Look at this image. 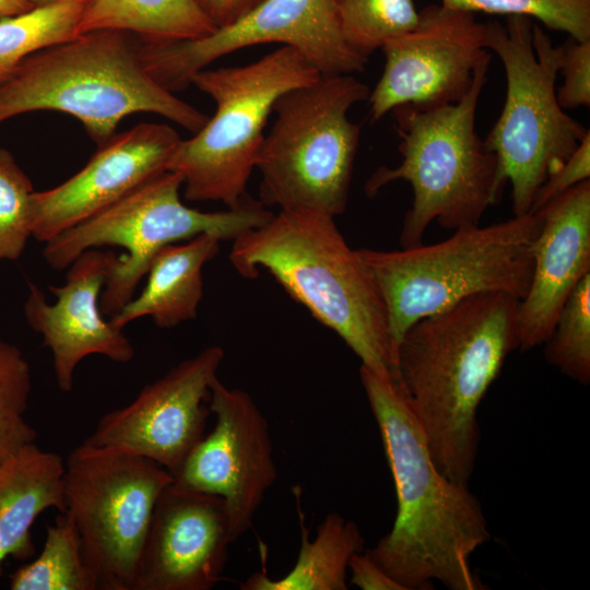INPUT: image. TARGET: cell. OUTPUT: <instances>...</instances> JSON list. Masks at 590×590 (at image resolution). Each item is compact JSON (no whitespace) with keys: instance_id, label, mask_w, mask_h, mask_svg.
<instances>
[{"instance_id":"obj_1","label":"cell","mask_w":590,"mask_h":590,"mask_svg":"<svg viewBox=\"0 0 590 590\" xmlns=\"http://www.w3.org/2000/svg\"><path fill=\"white\" fill-rule=\"evenodd\" d=\"M520 300L477 293L413 323L397 345L393 381L422 428L437 469L468 484L480 441L476 412L518 350Z\"/></svg>"},{"instance_id":"obj_2","label":"cell","mask_w":590,"mask_h":590,"mask_svg":"<svg viewBox=\"0 0 590 590\" xmlns=\"http://www.w3.org/2000/svg\"><path fill=\"white\" fill-rule=\"evenodd\" d=\"M359 376L398 502L392 529L365 552L404 590L433 589L434 580L450 590L487 589L470 565L491 539L481 503L437 469L397 382L363 365Z\"/></svg>"},{"instance_id":"obj_3","label":"cell","mask_w":590,"mask_h":590,"mask_svg":"<svg viewBox=\"0 0 590 590\" xmlns=\"http://www.w3.org/2000/svg\"><path fill=\"white\" fill-rule=\"evenodd\" d=\"M229 260L244 278L266 270L296 302L334 331L362 365L393 380L396 345L381 295L335 225L305 209L280 210L233 240Z\"/></svg>"},{"instance_id":"obj_4","label":"cell","mask_w":590,"mask_h":590,"mask_svg":"<svg viewBox=\"0 0 590 590\" xmlns=\"http://www.w3.org/2000/svg\"><path fill=\"white\" fill-rule=\"evenodd\" d=\"M131 38L93 31L30 55L0 82V122L27 111H61L101 145L126 116L152 113L197 133L209 117L150 76Z\"/></svg>"},{"instance_id":"obj_5","label":"cell","mask_w":590,"mask_h":590,"mask_svg":"<svg viewBox=\"0 0 590 590\" xmlns=\"http://www.w3.org/2000/svg\"><path fill=\"white\" fill-rule=\"evenodd\" d=\"M492 56L479 64L469 92L457 103L439 106L401 105L390 113L400 139L401 162L380 166L368 178L365 191L408 181L413 201L405 214L400 244H423L433 221L447 229L479 224L484 212L499 202L507 184L500 163L475 130V115L487 80Z\"/></svg>"},{"instance_id":"obj_6","label":"cell","mask_w":590,"mask_h":590,"mask_svg":"<svg viewBox=\"0 0 590 590\" xmlns=\"http://www.w3.org/2000/svg\"><path fill=\"white\" fill-rule=\"evenodd\" d=\"M541 212L487 226L469 225L437 244L357 252L385 303L396 345L417 320L477 293L499 292L521 300L533 273Z\"/></svg>"},{"instance_id":"obj_7","label":"cell","mask_w":590,"mask_h":590,"mask_svg":"<svg viewBox=\"0 0 590 590\" xmlns=\"http://www.w3.org/2000/svg\"><path fill=\"white\" fill-rule=\"evenodd\" d=\"M353 74L320 76L274 104V123L256 158L259 201L335 217L349 202L361 127L347 114L369 96Z\"/></svg>"},{"instance_id":"obj_8","label":"cell","mask_w":590,"mask_h":590,"mask_svg":"<svg viewBox=\"0 0 590 590\" xmlns=\"http://www.w3.org/2000/svg\"><path fill=\"white\" fill-rule=\"evenodd\" d=\"M320 76L288 46L247 64L198 71L191 84L208 94L216 109L193 137L180 141L168 163L167 170L182 177L185 198L238 205L247 196L274 104L284 93Z\"/></svg>"},{"instance_id":"obj_9","label":"cell","mask_w":590,"mask_h":590,"mask_svg":"<svg viewBox=\"0 0 590 590\" xmlns=\"http://www.w3.org/2000/svg\"><path fill=\"white\" fill-rule=\"evenodd\" d=\"M485 44L503 62L506 97L484 143L511 184L514 214L523 215L541 184L574 153L589 129L557 101L558 47L538 23L522 15L507 16L506 24L487 22Z\"/></svg>"},{"instance_id":"obj_10","label":"cell","mask_w":590,"mask_h":590,"mask_svg":"<svg viewBox=\"0 0 590 590\" xmlns=\"http://www.w3.org/2000/svg\"><path fill=\"white\" fill-rule=\"evenodd\" d=\"M182 177L166 170L98 214L45 243L43 256L57 271L67 269L85 250L119 246L99 297L104 316L116 315L133 296L155 255L165 246L206 233L234 240L268 222L273 213L248 194L225 211L202 212L185 205Z\"/></svg>"},{"instance_id":"obj_11","label":"cell","mask_w":590,"mask_h":590,"mask_svg":"<svg viewBox=\"0 0 590 590\" xmlns=\"http://www.w3.org/2000/svg\"><path fill=\"white\" fill-rule=\"evenodd\" d=\"M64 467L66 511L97 590H134L153 510L173 475L145 457L85 441Z\"/></svg>"},{"instance_id":"obj_12","label":"cell","mask_w":590,"mask_h":590,"mask_svg":"<svg viewBox=\"0 0 590 590\" xmlns=\"http://www.w3.org/2000/svg\"><path fill=\"white\" fill-rule=\"evenodd\" d=\"M271 43L296 49L322 76L362 72L368 62L346 44L333 0H262L209 36L167 44L139 39L138 50L150 76L175 93L187 88L198 71L221 57Z\"/></svg>"},{"instance_id":"obj_13","label":"cell","mask_w":590,"mask_h":590,"mask_svg":"<svg viewBox=\"0 0 590 590\" xmlns=\"http://www.w3.org/2000/svg\"><path fill=\"white\" fill-rule=\"evenodd\" d=\"M385 67L369 93L373 122L401 105L439 106L459 102L489 54L485 24L474 13L429 4L416 25L381 48Z\"/></svg>"},{"instance_id":"obj_14","label":"cell","mask_w":590,"mask_h":590,"mask_svg":"<svg viewBox=\"0 0 590 590\" xmlns=\"http://www.w3.org/2000/svg\"><path fill=\"white\" fill-rule=\"evenodd\" d=\"M209 402L215 415L213 429L172 475L180 486L224 499L235 542L250 529L276 481L272 440L267 417L246 391L229 389L216 377Z\"/></svg>"},{"instance_id":"obj_15","label":"cell","mask_w":590,"mask_h":590,"mask_svg":"<svg viewBox=\"0 0 590 590\" xmlns=\"http://www.w3.org/2000/svg\"><path fill=\"white\" fill-rule=\"evenodd\" d=\"M223 358L213 345L180 362L130 404L105 414L85 442L145 457L173 474L204 436L211 413L204 402Z\"/></svg>"},{"instance_id":"obj_16","label":"cell","mask_w":590,"mask_h":590,"mask_svg":"<svg viewBox=\"0 0 590 590\" xmlns=\"http://www.w3.org/2000/svg\"><path fill=\"white\" fill-rule=\"evenodd\" d=\"M182 139L168 125L141 122L98 145L86 165L32 196V237L47 243L167 170Z\"/></svg>"},{"instance_id":"obj_17","label":"cell","mask_w":590,"mask_h":590,"mask_svg":"<svg viewBox=\"0 0 590 590\" xmlns=\"http://www.w3.org/2000/svg\"><path fill=\"white\" fill-rule=\"evenodd\" d=\"M231 543L224 499L173 481L156 500L134 590H210L221 579Z\"/></svg>"},{"instance_id":"obj_18","label":"cell","mask_w":590,"mask_h":590,"mask_svg":"<svg viewBox=\"0 0 590 590\" xmlns=\"http://www.w3.org/2000/svg\"><path fill=\"white\" fill-rule=\"evenodd\" d=\"M116 258V253L97 248L82 252L67 268L66 282L49 286L56 297L52 304L36 284L27 282L24 316L50 349L56 382L63 392L72 390L75 368L88 355H104L117 363L134 357L130 340L122 329L104 319L99 306Z\"/></svg>"},{"instance_id":"obj_19","label":"cell","mask_w":590,"mask_h":590,"mask_svg":"<svg viewBox=\"0 0 590 590\" xmlns=\"http://www.w3.org/2000/svg\"><path fill=\"white\" fill-rule=\"evenodd\" d=\"M538 212L543 222L533 246L532 279L518 308L521 351L545 343L565 302L590 273V179Z\"/></svg>"},{"instance_id":"obj_20","label":"cell","mask_w":590,"mask_h":590,"mask_svg":"<svg viewBox=\"0 0 590 590\" xmlns=\"http://www.w3.org/2000/svg\"><path fill=\"white\" fill-rule=\"evenodd\" d=\"M64 461L30 442L0 461V575L8 557L35 554L31 528L40 512H66Z\"/></svg>"},{"instance_id":"obj_21","label":"cell","mask_w":590,"mask_h":590,"mask_svg":"<svg viewBox=\"0 0 590 590\" xmlns=\"http://www.w3.org/2000/svg\"><path fill=\"white\" fill-rule=\"evenodd\" d=\"M221 239L200 234L184 244H169L152 259L146 284L109 320L123 329L142 317L160 328H173L197 317L203 296L202 268L220 250Z\"/></svg>"},{"instance_id":"obj_22","label":"cell","mask_w":590,"mask_h":590,"mask_svg":"<svg viewBox=\"0 0 590 590\" xmlns=\"http://www.w3.org/2000/svg\"><path fill=\"white\" fill-rule=\"evenodd\" d=\"M300 520V547L294 567L282 578L272 579L257 571L240 583L241 590H346L351 557L363 551L364 536L358 526L337 512L328 514L309 540L305 517Z\"/></svg>"},{"instance_id":"obj_23","label":"cell","mask_w":590,"mask_h":590,"mask_svg":"<svg viewBox=\"0 0 590 590\" xmlns=\"http://www.w3.org/2000/svg\"><path fill=\"white\" fill-rule=\"evenodd\" d=\"M216 28L196 0H87L78 36L119 31L143 42L167 44L200 39Z\"/></svg>"},{"instance_id":"obj_24","label":"cell","mask_w":590,"mask_h":590,"mask_svg":"<svg viewBox=\"0 0 590 590\" xmlns=\"http://www.w3.org/2000/svg\"><path fill=\"white\" fill-rule=\"evenodd\" d=\"M11 590H97L81 550L76 527L68 511L46 526L40 555L10 576Z\"/></svg>"},{"instance_id":"obj_25","label":"cell","mask_w":590,"mask_h":590,"mask_svg":"<svg viewBox=\"0 0 590 590\" xmlns=\"http://www.w3.org/2000/svg\"><path fill=\"white\" fill-rule=\"evenodd\" d=\"M87 0H62L0 21V82L26 57L78 36Z\"/></svg>"},{"instance_id":"obj_26","label":"cell","mask_w":590,"mask_h":590,"mask_svg":"<svg viewBox=\"0 0 590 590\" xmlns=\"http://www.w3.org/2000/svg\"><path fill=\"white\" fill-rule=\"evenodd\" d=\"M333 1L346 44L367 59L388 40L412 30L418 19L413 0Z\"/></svg>"},{"instance_id":"obj_27","label":"cell","mask_w":590,"mask_h":590,"mask_svg":"<svg viewBox=\"0 0 590 590\" xmlns=\"http://www.w3.org/2000/svg\"><path fill=\"white\" fill-rule=\"evenodd\" d=\"M545 358L564 375L590 382V273L574 288L545 341Z\"/></svg>"},{"instance_id":"obj_28","label":"cell","mask_w":590,"mask_h":590,"mask_svg":"<svg viewBox=\"0 0 590 590\" xmlns=\"http://www.w3.org/2000/svg\"><path fill=\"white\" fill-rule=\"evenodd\" d=\"M31 392V366L23 352L0 339V461L36 439L25 420Z\"/></svg>"},{"instance_id":"obj_29","label":"cell","mask_w":590,"mask_h":590,"mask_svg":"<svg viewBox=\"0 0 590 590\" xmlns=\"http://www.w3.org/2000/svg\"><path fill=\"white\" fill-rule=\"evenodd\" d=\"M441 4L474 14L522 15L577 40L590 39V0H441Z\"/></svg>"},{"instance_id":"obj_30","label":"cell","mask_w":590,"mask_h":590,"mask_svg":"<svg viewBox=\"0 0 590 590\" xmlns=\"http://www.w3.org/2000/svg\"><path fill=\"white\" fill-rule=\"evenodd\" d=\"M32 181L0 149V262L17 260L32 237Z\"/></svg>"},{"instance_id":"obj_31","label":"cell","mask_w":590,"mask_h":590,"mask_svg":"<svg viewBox=\"0 0 590 590\" xmlns=\"http://www.w3.org/2000/svg\"><path fill=\"white\" fill-rule=\"evenodd\" d=\"M559 51V72L563 85L556 92L563 108L590 105V39L577 40L568 36L557 46Z\"/></svg>"},{"instance_id":"obj_32","label":"cell","mask_w":590,"mask_h":590,"mask_svg":"<svg viewBox=\"0 0 590 590\" xmlns=\"http://www.w3.org/2000/svg\"><path fill=\"white\" fill-rule=\"evenodd\" d=\"M590 177V132L582 138L574 153L538 188L530 212H538L555 198Z\"/></svg>"},{"instance_id":"obj_33","label":"cell","mask_w":590,"mask_h":590,"mask_svg":"<svg viewBox=\"0 0 590 590\" xmlns=\"http://www.w3.org/2000/svg\"><path fill=\"white\" fill-rule=\"evenodd\" d=\"M349 569L351 583L362 590H404L365 551L351 557Z\"/></svg>"},{"instance_id":"obj_34","label":"cell","mask_w":590,"mask_h":590,"mask_svg":"<svg viewBox=\"0 0 590 590\" xmlns=\"http://www.w3.org/2000/svg\"><path fill=\"white\" fill-rule=\"evenodd\" d=\"M261 1L262 0H196L198 5L217 28L233 24Z\"/></svg>"},{"instance_id":"obj_35","label":"cell","mask_w":590,"mask_h":590,"mask_svg":"<svg viewBox=\"0 0 590 590\" xmlns=\"http://www.w3.org/2000/svg\"><path fill=\"white\" fill-rule=\"evenodd\" d=\"M33 5L28 0H0V21L31 11Z\"/></svg>"},{"instance_id":"obj_36","label":"cell","mask_w":590,"mask_h":590,"mask_svg":"<svg viewBox=\"0 0 590 590\" xmlns=\"http://www.w3.org/2000/svg\"><path fill=\"white\" fill-rule=\"evenodd\" d=\"M28 1L33 5V8H39V7L49 5V4H52L62 0H28Z\"/></svg>"}]
</instances>
